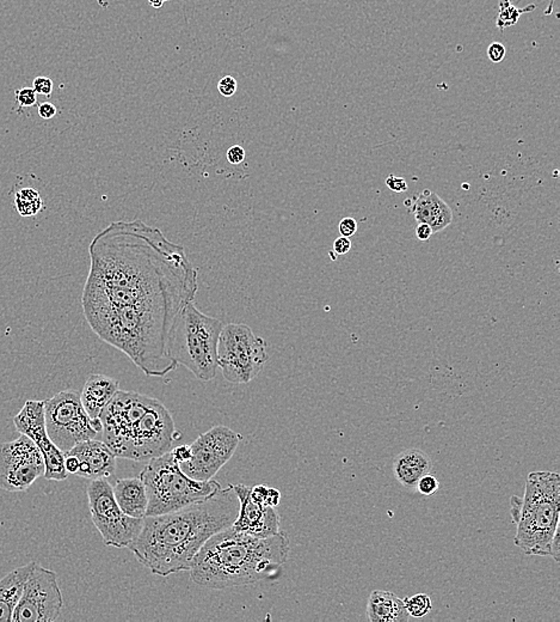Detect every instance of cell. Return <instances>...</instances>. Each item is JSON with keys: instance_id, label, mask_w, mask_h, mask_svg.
<instances>
[{"instance_id": "cell-21", "label": "cell", "mask_w": 560, "mask_h": 622, "mask_svg": "<svg viewBox=\"0 0 560 622\" xmlns=\"http://www.w3.org/2000/svg\"><path fill=\"white\" fill-rule=\"evenodd\" d=\"M35 564L36 562H33L17 567L0 579V622L11 621L16 606L23 591L24 583Z\"/></svg>"}, {"instance_id": "cell-10", "label": "cell", "mask_w": 560, "mask_h": 622, "mask_svg": "<svg viewBox=\"0 0 560 622\" xmlns=\"http://www.w3.org/2000/svg\"><path fill=\"white\" fill-rule=\"evenodd\" d=\"M91 520L106 546L128 548L141 531L144 518L125 515L115 501L113 486L106 479H95L87 486Z\"/></svg>"}, {"instance_id": "cell-12", "label": "cell", "mask_w": 560, "mask_h": 622, "mask_svg": "<svg viewBox=\"0 0 560 622\" xmlns=\"http://www.w3.org/2000/svg\"><path fill=\"white\" fill-rule=\"evenodd\" d=\"M242 440L240 433L228 426H214L190 444L191 459L181 468L191 479L209 481L235 455Z\"/></svg>"}, {"instance_id": "cell-31", "label": "cell", "mask_w": 560, "mask_h": 622, "mask_svg": "<svg viewBox=\"0 0 560 622\" xmlns=\"http://www.w3.org/2000/svg\"><path fill=\"white\" fill-rule=\"evenodd\" d=\"M238 83L232 76H225L218 83V90L223 97H232L237 92Z\"/></svg>"}, {"instance_id": "cell-37", "label": "cell", "mask_w": 560, "mask_h": 622, "mask_svg": "<svg viewBox=\"0 0 560 622\" xmlns=\"http://www.w3.org/2000/svg\"><path fill=\"white\" fill-rule=\"evenodd\" d=\"M352 249V241L349 237L341 236L333 242V251L338 255H345Z\"/></svg>"}, {"instance_id": "cell-22", "label": "cell", "mask_w": 560, "mask_h": 622, "mask_svg": "<svg viewBox=\"0 0 560 622\" xmlns=\"http://www.w3.org/2000/svg\"><path fill=\"white\" fill-rule=\"evenodd\" d=\"M441 200L442 199L432 190H423V193L420 194L413 206V216L417 222L430 224Z\"/></svg>"}, {"instance_id": "cell-20", "label": "cell", "mask_w": 560, "mask_h": 622, "mask_svg": "<svg viewBox=\"0 0 560 622\" xmlns=\"http://www.w3.org/2000/svg\"><path fill=\"white\" fill-rule=\"evenodd\" d=\"M411 616L404 601L385 590L371 592L367 604V620L371 622H406Z\"/></svg>"}, {"instance_id": "cell-35", "label": "cell", "mask_w": 560, "mask_h": 622, "mask_svg": "<svg viewBox=\"0 0 560 622\" xmlns=\"http://www.w3.org/2000/svg\"><path fill=\"white\" fill-rule=\"evenodd\" d=\"M170 452L172 456H174V459L179 464H182V463L186 462V461H189L191 459V448H190V445H188V444L178 445L176 448L171 449Z\"/></svg>"}, {"instance_id": "cell-24", "label": "cell", "mask_w": 560, "mask_h": 622, "mask_svg": "<svg viewBox=\"0 0 560 622\" xmlns=\"http://www.w3.org/2000/svg\"><path fill=\"white\" fill-rule=\"evenodd\" d=\"M534 9H535V5H528L527 8L519 9L511 4L510 0H500V13H498L496 21L497 28L500 31H504L507 28L513 27L517 23V21L523 13L533 11Z\"/></svg>"}, {"instance_id": "cell-8", "label": "cell", "mask_w": 560, "mask_h": 622, "mask_svg": "<svg viewBox=\"0 0 560 622\" xmlns=\"http://www.w3.org/2000/svg\"><path fill=\"white\" fill-rule=\"evenodd\" d=\"M268 345L244 323L223 326L218 344V364L225 380L247 384L257 377L269 361Z\"/></svg>"}, {"instance_id": "cell-13", "label": "cell", "mask_w": 560, "mask_h": 622, "mask_svg": "<svg viewBox=\"0 0 560 622\" xmlns=\"http://www.w3.org/2000/svg\"><path fill=\"white\" fill-rule=\"evenodd\" d=\"M45 474L40 449L29 437L0 444V489L6 492H24Z\"/></svg>"}, {"instance_id": "cell-27", "label": "cell", "mask_w": 560, "mask_h": 622, "mask_svg": "<svg viewBox=\"0 0 560 622\" xmlns=\"http://www.w3.org/2000/svg\"><path fill=\"white\" fill-rule=\"evenodd\" d=\"M453 222V211L446 202H439V209L436 211L435 216L430 222V228L432 232H439L444 230L447 227L451 225Z\"/></svg>"}, {"instance_id": "cell-11", "label": "cell", "mask_w": 560, "mask_h": 622, "mask_svg": "<svg viewBox=\"0 0 560 622\" xmlns=\"http://www.w3.org/2000/svg\"><path fill=\"white\" fill-rule=\"evenodd\" d=\"M64 599L57 573L35 564L12 615L13 622H52L60 616Z\"/></svg>"}, {"instance_id": "cell-28", "label": "cell", "mask_w": 560, "mask_h": 622, "mask_svg": "<svg viewBox=\"0 0 560 622\" xmlns=\"http://www.w3.org/2000/svg\"><path fill=\"white\" fill-rule=\"evenodd\" d=\"M439 489V482L434 475L428 474L423 475L422 478L417 481L416 490L420 492L422 496L429 497L432 494L436 493Z\"/></svg>"}, {"instance_id": "cell-9", "label": "cell", "mask_w": 560, "mask_h": 622, "mask_svg": "<svg viewBox=\"0 0 560 622\" xmlns=\"http://www.w3.org/2000/svg\"><path fill=\"white\" fill-rule=\"evenodd\" d=\"M45 420L50 440L64 454L102 433V422L87 414L77 391H60L45 400Z\"/></svg>"}, {"instance_id": "cell-3", "label": "cell", "mask_w": 560, "mask_h": 622, "mask_svg": "<svg viewBox=\"0 0 560 622\" xmlns=\"http://www.w3.org/2000/svg\"><path fill=\"white\" fill-rule=\"evenodd\" d=\"M289 550L284 531L259 539L228 527L201 548L190 567V578L195 584L214 590L254 584L284 565Z\"/></svg>"}, {"instance_id": "cell-5", "label": "cell", "mask_w": 560, "mask_h": 622, "mask_svg": "<svg viewBox=\"0 0 560 622\" xmlns=\"http://www.w3.org/2000/svg\"><path fill=\"white\" fill-rule=\"evenodd\" d=\"M516 524L514 542L527 555L549 557V545L560 529V476L553 471H532L523 497L510 498Z\"/></svg>"}, {"instance_id": "cell-33", "label": "cell", "mask_w": 560, "mask_h": 622, "mask_svg": "<svg viewBox=\"0 0 560 622\" xmlns=\"http://www.w3.org/2000/svg\"><path fill=\"white\" fill-rule=\"evenodd\" d=\"M338 231L341 234V236H345V237H352V236L355 235L356 231H357V223H356V220L354 218H350V217H347V218H343V219L340 222V224H338Z\"/></svg>"}, {"instance_id": "cell-26", "label": "cell", "mask_w": 560, "mask_h": 622, "mask_svg": "<svg viewBox=\"0 0 560 622\" xmlns=\"http://www.w3.org/2000/svg\"><path fill=\"white\" fill-rule=\"evenodd\" d=\"M250 497L257 504L276 508L280 504L281 492L274 487L257 485L250 487Z\"/></svg>"}, {"instance_id": "cell-18", "label": "cell", "mask_w": 560, "mask_h": 622, "mask_svg": "<svg viewBox=\"0 0 560 622\" xmlns=\"http://www.w3.org/2000/svg\"><path fill=\"white\" fill-rule=\"evenodd\" d=\"M432 459L420 449H406L393 459V474L397 481L406 490L416 489V484L423 475L432 471Z\"/></svg>"}, {"instance_id": "cell-30", "label": "cell", "mask_w": 560, "mask_h": 622, "mask_svg": "<svg viewBox=\"0 0 560 622\" xmlns=\"http://www.w3.org/2000/svg\"><path fill=\"white\" fill-rule=\"evenodd\" d=\"M53 80L48 77H36L33 82V89L38 95L48 96L53 92Z\"/></svg>"}, {"instance_id": "cell-39", "label": "cell", "mask_w": 560, "mask_h": 622, "mask_svg": "<svg viewBox=\"0 0 560 622\" xmlns=\"http://www.w3.org/2000/svg\"><path fill=\"white\" fill-rule=\"evenodd\" d=\"M559 534L560 529L556 531V534L553 536L552 541H551V545H549V555L551 558H553V560L558 564L559 562V555H560V550H559Z\"/></svg>"}, {"instance_id": "cell-14", "label": "cell", "mask_w": 560, "mask_h": 622, "mask_svg": "<svg viewBox=\"0 0 560 622\" xmlns=\"http://www.w3.org/2000/svg\"><path fill=\"white\" fill-rule=\"evenodd\" d=\"M13 424L21 435L29 437L40 449L45 462V479L64 481L69 478L65 466V454L50 440L47 433L45 401H27L13 418Z\"/></svg>"}, {"instance_id": "cell-29", "label": "cell", "mask_w": 560, "mask_h": 622, "mask_svg": "<svg viewBox=\"0 0 560 622\" xmlns=\"http://www.w3.org/2000/svg\"><path fill=\"white\" fill-rule=\"evenodd\" d=\"M16 102L19 108H28L34 107L38 103V94L33 87H23L16 92Z\"/></svg>"}, {"instance_id": "cell-19", "label": "cell", "mask_w": 560, "mask_h": 622, "mask_svg": "<svg viewBox=\"0 0 560 622\" xmlns=\"http://www.w3.org/2000/svg\"><path fill=\"white\" fill-rule=\"evenodd\" d=\"M113 492L115 501L125 515L135 518L146 517L148 496L140 476L120 479L113 487Z\"/></svg>"}, {"instance_id": "cell-38", "label": "cell", "mask_w": 560, "mask_h": 622, "mask_svg": "<svg viewBox=\"0 0 560 622\" xmlns=\"http://www.w3.org/2000/svg\"><path fill=\"white\" fill-rule=\"evenodd\" d=\"M57 107L53 103L43 102L38 106V115L43 120H50L57 115Z\"/></svg>"}, {"instance_id": "cell-4", "label": "cell", "mask_w": 560, "mask_h": 622, "mask_svg": "<svg viewBox=\"0 0 560 622\" xmlns=\"http://www.w3.org/2000/svg\"><path fill=\"white\" fill-rule=\"evenodd\" d=\"M102 440L118 459L147 462L170 452L177 430L159 400L118 389L99 415Z\"/></svg>"}, {"instance_id": "cell-36", "label": "cell", "mask_w": 560, "mask_h": 622, "mask_svg": "<svg viewBox=\"0 0 560 622\" xmlns=\"http://www.w3.org/2000/svg\"><path fill=\"white\" fill-rule=\"evenodd\" d=\"M386 185L391 190H393L396 193H404L408 190V183L403 178H398L394 175H391L386 179Z\"/></svg>"}, {"instance_id": "cell-17", "label": "cell", "mask_w": 560, "mask_h": 622, "mask_svg": "<svg viewBox=\"0 0 560 622\" xmlns=\"http://www.w3.org/2000/svg\"><path fill=\"white\" fill-rule=\"evenodd\" d=\"M118 391V381L113 377L95 373L89 376L80 393L84 408L92 419H99L102 410L108 406Z\"/></svg>"}, {"instance_id": "cell-32", "label": "cell", "mask_w": 560, "mask_h": 622, "mask_svg": "<svg viewBox=\"0 0 560 622\" xmlns=\"http://www.w3.org/2000/svg\"><path fill=\"white\" fill-rule=\"evenodd\" d=\"M505 54H507V50H505V47L500 43V42H493L491 43L488 48V57L492 62H500V61L504 60V58H505Z\"/></svg>"}, {"instance_id": "cell-34", "label": "cell", "mask_w": 560, "mask_h": 622, "mask_svg": "<svg viewBox=\"0 0 560 622\" xmlns=\"http://www.w3.org/2000/svg\"><path fill=\"white\" fill-rule=\"evenodd\" d=\"M245 150L240 145H233V146L228 148V153H226L228 162L233 164V165H238V164L242 163L244 160H245Z\"/></svg>"}, {"instance_id": "cell-25", "label": "cell", "mask_w": 560, "mask_h": 622, "mask_svg": "<svg viewBox=\"0 0 560 622\" xmlns=\"http://www.w3.org/2000/svg\"><path fill=\"white\" fill-rule=\"evenodd\" d=\"M403 601L411 618H424L432 609V599L427 594H416L411 597H406Z\"/></svg>"}, {"instance_id": "cell-6", "label": "cell", "mask_w": 560, "mask_h": 622, "mask_svg": "<svg viewBox=\"0 0 560 622\" xmlns=\"http://www.w3.org/2000/svg\"><path fill=\"white\" fill-rule=\"evenodd\" d=\"M223 328L220 320L206 315L194 302L186 304L171 334L167 352L176 364L188 369L197 380L212 381L219 369L218 344Z\"/></svg>"}, {"instance_id": "cell-2", "label": "cell", "mask_w": 560, "mask_h": 622, "mask_svg": "<svg viewBox=\"0 0 560 622\" xmlns=\"http://www.w3.org/2000/svg\"><path fill=\"white\" fill-rule=\"evenodd\" d=\"M238 510L232 486L220 487L203 501L177 511L145 517L139 535L128 548L141 565L158 576L189 571L203 545L231 527Z\"/></svg>"}, {"instance_id": "cell-16", "label": "cell", "mask_w": 560, "mask_h": 622, "mask_svg": "<svg viewBox=\"0 0 560 622\" xmlns=\"http://www.w3.org/2000/svg\"><path fill=\"white\" fill-rule=\"evenodd\" d=\"M65 455L74 456L78 459L77 476L90 479H108L116 471V459L103 440H87L76 444Z\"/></svg>"}, {"instance_id": "cell-40", "label": "cell", "mask_w": 560, "mask_h": 622, "mask_svg": "<svg viewBox=\"0 0 560 622\" xmlns=\"http://www.w3.org/2000/svg\"><path fill=\"white\" fill-rule=\"evenodd\" d=\"M432 234L434 232H432L430 225L425 224V223H420L417 225L416 236L420 241H428L432 237Z\"/></svg>"}, {"instance_id": "cell-15", "label": "cell", "mask_w": 560, "mask_h": 622, "mask_svg": "<svg viewBox=\"0 0 560 622\" xmlns=\"http://www.w3.org/2000/svg\"><path fill=\"white\" fill-rule=\"evenodd\" d=\"M239 501L237 518L231 527L245 535L264 539L280 533V515L276 508H270L254 503L250 497V487L246 485H231Z\"/></svg>"}, {"instance_id": "cell-7", "label": "cell", "mask_w": 560, "mask_h": 622, "mask_svg": "<svg viewBox=\"0 0 560 622\" xmlns=\"http://www.w3.org/2000/svg\"><path fill=\"white\" fill-rule=\"evenodd\" d=\"M139 476L147 491L146 516L177 511L203 501L221 487L215 480L198 481L188 476L171 452L147 461Z\"/></svg>"}, {"instance_id": "cell-23", "label": "cell", "mask_w": 560, "mask_h": 622, "mask_svg": "<svg viewBox=\"0 0 560 622\" xmlns=\"http://www.w3.org/2000/svg\"><path fill=\"white\" fill-rule=\"evenodd\" d=\"M17 212L22 217L36 216L43 209V200L34 188H22L15 195Z\"/></svg>"}, {"instance_id": "cell-1", "label": "cell", "mask_w": 560, "mask_h": 622, "mask_svg": "<svg viewBox=\"0 0 560 622\" xmlns=\"http://www.w3.org/2000/svg\"><path fill=\"white\" fill-rule=\"evenodd\" d=\"M90 271L82 305L89 326L151 377L177 368L171 334L198 290L186 249L142 220H118L89 247Z\"/></svg>"}]
</instances>
